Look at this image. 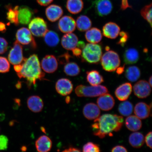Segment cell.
Segmentation results:
<instances>
[{"instance_id":"1","label":"cell","mask_w":152,"mask_h":152,"mask_svg":"<svg viewBox=\"0 0 152 152\" xmlns=\"http://www.w3.org/2000/svg\"><path fill=\"white\" fill-rule=\"evenodd\" d=\"M123 117L113 114H104L94 119L92 125L93 134L100 138L113 136V132H118L123 126Z\"/></svg>"},{"instance_id":"2","label":"cell","mask_w":152,"mask_h":152,"mask_svg":"<svg viewBox=\"0 0 152 152\" xmlns=\"http://www.w3.org/2000/svg\"><path fill=\"white\" fill-rule=\"evenodd\" d=\"M21 70L17 73L20 79L26 81L28 87L36 84L38 80L44 79L45 74L42 71L40 63L37 55L33 54L28 58H25Z\"/></svg>"},{"instance_id":"3","label":"cell","mask_w":152,"mask_h":152,"mask_svg":"<svg viewBox=\"0 0 152 152\" xmlns=\"http://www.w3.org/2000/svg\"><path fill=\"white\" fill-rule=\"evenodd\" d=\"M82 54L85 61L90 64H97L102 58V48L96 43H88L83 48Z\"/></svg>"},{"instance_id":"4","label":"cell","mask_w":152,"mask_h":152,"mask_svg":"<svg viewBox=\"0 0 152 152\" xmlns=\"http://www.w3.org/2000/svg\"><path fill=\"white\" fill-rule=\"evenodd\" d=\"M75 93L80 97H96L109 92L106 87L104 86H86L80 85L76 87Z\"/></svg>"},{"instance_id":"5","label":"cell","mask_w":152,"mask_h":152,"mask_svg":"<svg viewBox=\"0 0 152 152\" xmlns=\"http://www.w3.org/2000/svg\"><path fill=\"white\" fill-rule=\"evenodd\" d=\"M101 60L102 68L106 71H115L120 65L119 55L114 51H107L102 56Z\"/></svg>"},{"instance_id":"6","label":"cell","mask_w":152,"mask_h":152,"mask_svg":"<svg viewBox=\"0 0 152 152\" xmlns=\"http://www.w3.org/2000/svg\"><path fill=\"white\" fill-rule=\"evenodd\" d=\"M28 28L32 34L38 37H43L48 31L46 22L39 17L32 19L28 25Z\"/></svg>"},{"instance_id":"7","label":"cell","mask_w":152,"mask_h":152,"mask_svg":"<svg viewBox=\"0 0 152 152\" xmlns=\"http://www.w3.org/2000/svg\"><path fill=\"white\" fill-rule=\"evenodd\" d=\"M25 58L23 56V47L18 41L15 42L8 55L9 61L13 65L21 64Z\"/></svg>"},{"instance_id":"8","label":"cell","mask_w":152,"mask_h":152,"mask_svg":"<svg viewBox=\"0 0 152 152\" xmlns=\"http://www.w3.org/2000/svg\"><path fill=\"white\" fill-rule=\"evenodd\" d=\"M151 86L147 81L140 80L137 82L133 86L134 94L140 99L147 98L151 94Z\"/></svg>"},{"instance_id":"9","label":"cell","mask_w":152,"mask_h":152,"mask_svg":"<svg viewBox=\"0 0 152 152\" xmlns=\"http://www.w3.org/2000/svg\"><path fill=\"white\" fill-rule=\"evenodd\" d=\"M94 6L96 14L101 17L109 15L113 9V5L110 0H95Z\"/></svg>"},{"instance_id":"10","label":"cell","mask_w":152,"mask_h":152,"mask_svg":"<svg viewBox=\"0 0 152 152\" xmlns=\"http://www.w3.org/2000/svg\"><path fill=\"white\" fill-rule=\"evenodd\" d=\"M17 41L21 44L27 45L32 43L34 47L36 44L32 33L30 30L26 28H22L18 30L16 34Z\"/></svg>"},{"instance_id":"11","label":"cell","mask_w":152,"mask_h":152,"mask_svg":"<svg viewBox=\"0 0 152 152\" xmlns=\"http://www.w3.org/2000/svg\"><path fill=\"white\" fill-rule=\"evenodd\" d=\"M41 66L43 71L46 73H52L58 69V61L54 56L47 55L42 60Z\"/></svg>"},{"instance_id":"12","label":"cell","mask_w":152,"mask_h":152,"mask_svg":"<svg viewBox=\"0 0 152 152\" xmlns=\"http://www.w3.org/2000/svg\"><path fill=\"white\" fill-rule=\"evenodd\" d=\"M76 22L72 17L65 16L62 17L59 21L58 28L64 33H72L76 28Z\"/></svg>"},{"instance_id":"13","label":"cell","mask_w":152,"mask_h":152,"mask_svg":"<svg viewBox=\"0 0 152 152\" xmlns=\"http://www.w3.org/2000/svg\"><path fill=\"white\" fill-rule=\"evenodd\" d=\"M57 92L61 96H65L71 94L73 86L72 81L66 78L59 79L56 83Z\"/></svg>"},{"instance_id":"14","label":"cell","mask_w":152,"mask_h":152,"mask_svg":"<svg viewBox=\"0 0 152 152\" xmlns=\"http://www.w3.org/2000/svg\"><path fill=\"white\" fill-rule=\"evenodd\" d=\"M97 104L100 109L109 111L113 109L115 104V100L112 95L106 93L101 95L97 100Z\"/></svg>"},{"instance_id":"15","label":"cell","mask_w":152,"mask_h":152,"mask_svg":"<svg viewBox=\"0 0 152 152\" xmlns=\"http://www.w3.org/2000/svg\"><path fill=\"white\" fill-rule=\"evenodd\" d=\"M132 86L131 83H126L120 85L115 91V95L121 101L128 99L132 92Z\"/></svg>"},{"instance_id":"16","label":"cell","mask_w":152,"mask_h":152,"mask_svg":"<svg viewBox=\"0 0 152 152\" xmlns=\"http://www.w3.org/2000/svg\"><path fill=\"white\" fill-rule=\"evenodd\" d=\"M83 113L86 118L92 120L98 118L100 116V108L97 104L94 103L86 104L83 107Z\"/></svg>"},{"instance_id":"17","label":"cell","mask_w":152,"mask_h":152,"mask_svg":"<svg viewBox=\"0 0 152 152\" xmlns=\"http://www.w3.org/2000/svg\"><path fill=\"white\" fill-rule=\"evenodd\" d=\"M151 103L148 105L145 102H138L134 107V113L136 116L140 119H147L151 113Z\"/></svg>"},{"instance_id":"18","label":"cell","mask_w":152,"mask_h":152,"mask_svg":"<svg viewBox=\"0 0 152 152\" xmlns=\"http://www.w3.org/2000/svg\"><path fill=\"white\" fill-rule=\"evenodd\" d=\"M120 28L117 24L113 22L106 23L102 28L103 35L106 37L115 39L118 37Z\"/></svg>"},{"instance_id":"19","label":"cell","mask_w":152,"mask_h":152,"mask_svg":"<svg viewBox=\"0 0 152 152\" xmlns=\"http://www.w3.org/2000/svg\"><path fill=\"white\" fill-rule=\"evenodd\" d=\"M63 10L62 7L57 5L49 6L45 10L47 18L50 22H55L58 20L62 16Z\"/></svg>"},{"instance_id":"20","label":"cell","mask_w":152,"mask_h":152,"mask_svg":"<svg viewBox=\"0 0 152 152\" xmlns=\"http://www.w3.org/2000/svg\"><path fill=\"white\" fill-rule=\"evenodd\" d=\"M34 14V11L29 7L26 6L19 7L18 14L19 23L23 25L29 24Z\"/></svg>"},{"instance_id":"21","label":"cell","mask_w":152,"mask_h":152,"mask_svg":"<svg viewBox=\"0 0 152 152\" xmlns=\"http://www.w3.org/2000/svg\"><path fill=\"white\" fill-rule=\"evenodd\" d=\"M78 39L73 33H66L63 36L61 45L64 48L67 50H72L77 47Z\"/></svg>"},{"instance_id":"22","label":"cell","mask_w":152,"mask_h":152,"mask_svg":"<svg viewBox=\"0 0 152 152\" xmlns=\"http://www.w3.org/2000/svg\"><path fill=\"white\" fill-rule=\"evenodd\" d=\"M27 104L28 109L34 113L41 112L44 107L42 99L40 97L37 96H33L28 97Z\"/></svg>"},{"instance_id":"23","label":"cell","mask_w":152,"mask_h":152,"mask_svg":"<svg viewBox=\"0 0 152 152\" xmlns=\"http://www.w3.org/2000/svg\"><path fill=\"white\" fill-rule=\"evenodd\" d=\"M52 142L50 138L45 135L41 136L35 142V147L39 152H47L52 149Z\"/></svg>"},{"instance_id":"24","label":"cell","mask_w":152,"mask_h":152,"mask_svg":"<svg viewBox=\"0 0 152 152\" xmlns=\"http://www.w3.org/2000/svg\"><path fill=\"white\" fill-rule=\"evenodd\" d=\"M125 119L126 128L132 132H137L142 128V123L140 119L136 115H129Z\"/></svg>"},{"instance_id":"25","label":"cell","mask_w":152,"mask_h":152,"mask_svg":"<svg viewBox=\"0 0 152 152\" xmlns=\"http://www.w3.org/2000/svg\"><path fill=\"white\" fill-rule=\"evenodd\" d=\"M85 37L88 42L92 43L100 42L102 37L101 31L96 28H93L87 30L85 33Z\"/></svg>"},{"instance_id":"26","label":"cell","mask_w":152,"mask_h":152,"mask_svg":"<svg viewBox=\"0 0 152 152\" xmlns=\"http://www.w3.org/2000/svg\"><path fill=\"white\" fill-rule=\"evenodd\" d=\"M139 58V53L137 49L134 48L127 49L123 55L124 61L126 64H136L138 61Z\"/></svg>"},{"instance_id":"27","label":"cell","mask_w":152,"mask_h":152,"mask_svg":"<svg viewBox=\"0 0 152 152\" xmlns=\"http://www.w3.org/2000/svg\"><path fill=\"white\" fill-rule=\"evenodd\" d=\"M86 79L91 86H97L104 82V80L99 72L96 70L87 72Z\"/></svg>"},{"instance_id":"28","label":"cell","mask_w":152,"mask_h":152,"mask_svg":"<svg viewBox=\"0 0 152 152\" xmlns=\"http://www.w3.org/2000/svg\"><path fill=\"white\" fill-rule=\"evenodd\" d=\"M66 7L71 14H77L83 10V3L82 0H68Z\"/></svg>"},{"instance_id":"29","label":"cell","mask_w":152,"mask_h":152,"mask_svg":"<svg viewBox=\"0 0 152 152\" xmlns=\"http://www.w3.org/2000/svg\"><path fill=\"white\" fill-rule=\"evenodd\" d=\"M129 143L133 147L141 148L144 145L145 140L143 135L140 132H134L131 134L129 138Z\"/></svg>"},{"instance_id":"30","label":"cell","mask_w":152,"mask_h":152,"mask_svg":"<svg viewBox=\"0 0 152 152\" xmlns=\"http://www.w3.org/2000/svg\"><path fill=\"white\" fill-rule=\"evenodd\" d=\"M92 22L88 17L81 15L77 19L76 25L80 31L84 32L90 29L92 26Z\"/></svg>"},{"instance_id":"31","label":"cell","mask_w":152,"mask_h":152,"mask_svg":"<svg viewBox=\"0 0 152 152\" xmlns=\"http://www.w3.org/2000/svg\"><path fill=\"white\" fill-rule=\"evenodd\" d=\"M141 75L140 70L137 66H129L126 69L125 76L129 81L134 82L140 78Z\"/></svg>"},{"instance_id":"32","label":"cell","mask_w":152,"mask_h":152,"mask_svg":"<svg viewBox=\"0 0 152 152\" xmlns=\"http://www.w3.org/2000/svg\"><path fill=\"white\" fill-rule=\"evenodd\" d=\"M8 10L7 13V18L11 23L14 24L15 25L18 26L19 23L18 14V6H16L12 7L10 5H7L6 7Z\"/></svg>"},{"instance_id":"33","label":"cell","mask_w":152,"mask_h":152,"mask_svg":"<svg viewBox=\"0 0 152 152\" xmlns=\"http://www.w3.org/2000/svg\"><path fill=\"white\" fill-rule=\"evenodd\" d=\"M44 37L45 43L49 47H56L59 42L58 36L54 31H48Z\"/></svg>"},{"instance_id":"34","label":"cell","mask_w":152,"mask_h":152,"mask_svg":"<svg viewBox=\"0 0 152 152\" xmlns=\"http://www.w3.org/2000/svg\"><path fill=\"white\" fill-rule=\"evenodd\" d=\"M64 72L68 76L75 77L80 73V69L75 63L68 62L64 66Z\"/></svg>"},{"instance_id":"35","label":"cell","mask_w":152,"mask_h":152,"mask_svg":"<svg viewBox=\"0 0 152 152\" xmlns=\"http://www.w3.org/2000/svg\"><path fill=\"white\" fill-rule=\"evenodd\" d=\"M134 110V107L132 102L128 101H124L121 102L118 106V110L121 115L128 117L132 114Z\"/></svg>"},{"instance_id":"36","label":"cell","mask_w":152,"mask_h":152,"mask_svg":"<svg viewBox=\"0 0 152 152\" xmlns=\"http://www.w3.org/2000/svg\"><path fill=\"white\" fill-rule=\"evenodd\" d=\"M152 3L145 6L140 11L141 15L147 21L152 27Z\"/></svg>"},{"instance_id":"37","label":"cell","mask_w":152,"mask_h":152,"mask_svg":"<svg viewBox=\"0 0 152 152\" xmlns=\"http://www.w3.org/2000/svg\"><path fill=\"white\" fill-rule=\"evenodd\" d=\"M83 152H99L101 151L98 144L89 142L83 145Z\"/></svg>"},{"instance_id":"38","label":"cell","mask_w":152,"mask_h":152,"mask_svg":"<svg viewBox=\"0 0 152 152\" xmlns=\"http://www.w3.org/2000/svg\"><path fill=\"white\" fill-rule=\"evenodd\" d=\"M10 66L7 58L0 56V73H6L9 72Z\"/></svg>"},{"instance_id":"39","label":"cell","mask_w":152,"mask_h":152,"mask_svg":"<svg viewBox=\"0 0 152 152\" xmlns=\"http://www.w3.org/2000/svg\"><path fill=\"white\" fill-rule=\"evenodd\" d=\"M121 38L118 42V44L120 45L121 46L124 47L127 42L129 37V34L126 32L121 31L119 34Z\"/></svg>"},{"instance_id":"40","label":"cell","mask_w":152,"mask_h":152,"mask_svg":"<svg viewBox=\"0 0 152 152\" xmlns=\"http://www.w3.org/2000/svg\"><path fill=\"white\" fill-rule=\"evenodd\" d=\"M8 139L7 136L3 135L0 136V150H6L8 148Z\"/></svg>"},{"instance_id":"41","label":"cell","mask_w":152,"mask_h":152,"mask_svg":"<svg viewBox=\"0 0 152 152\" xmlns=\"http://www.w3.org/2000/svg\"><path fill=\"white\" fill-rule=\"evenodd\" d=\"M8 42L4 38L0 37V54H4L7 52Z\"/></svg>"},{"instance_id":"42","label":"cell","mask_w":152,"mask_h":152,"mask_svg":"<svg viewBox=\"0 0 152 152\" xmlns=\"http://www.w3.org/2000/svg\"><path fill=\"white\" fill-rule=\"evenodd\" d=\"M71 56L68 53H64L58 57V60L61 64H66L69 62Z\"/></svg>"},{"instance_id":"43","label":"cell","mask_w":152,"mask_h":152,"mask_svg":"<svg viewBox=\"0 0 152 152\" xmlns=\"http://www.w3.org/2000/svg\"><path fill=\"white\" fill-rule=\"evenodd\" d=\"M152 132H149L146 135L145 138H144V140L147 146L151 149H152Z\"/></svg>"},{"instance_id":"44","label":"cell","mask_w":152,"mask_h":152,"mask_svg":"<svg viewBox=\"0 0 152 152\" xmlns=\"http://www.w3.org/2000/svg\"><path fill=\"white\" fill-rule=\"evenodd\" d=\"M126 148L122 145H117L113 147L111 150V152H128Z\"/></svg>"},{"instance_id":"45","label":"cell","mask_w":152,"mask_h":152,"mask_svg":"<svg viewBox=\"0 0 152 152\" xmlns=\"http://www.w3.org/2000/svg\"><path fill=\"white\" fill-rule=\"evenodd\" d=\"M53 1V0H37V3L42 6H47L52 3Z\"/></svg>"},{"instance_id":"46","label":"cell","mask_w":152,"mask_h":152,"mask_svg":"<svg viewBox=\"0 0 152 152\" xmlns=\"http://www.w3.org/2000/svg\"><path fill=\"white\" fill-rule=\"evenodd\" d=\"M72 52L74 56L79 58L81 56L82 51L79 48H75L72 50Z\"/></svg>"},{"instance_id":"47","label":"cell","mask_w":152,"mask_h":152,"mask_svg":"<svg viewBox=\"0 0 152 152\" xmlns=\"http://www.w3.org/2000/svg\"><path fill=\"white\" fill-rule=\"evenodd\" d=\"M121 9L122 10H125L128 7H132L129 5L128 0H121Z\"/></svg>"},{"instance_id":"48","label":"cell","mask_w":152,"mask_h":152,"mask_svg":"<svg viewBox=\"0 0 152 152\" xmlns=\"http://www.w3.org/2000/svg\"><path fill=\"white\" fill-rule=\"evenodd\" d=\"M81 151L80 149H78V148L70 147L67 148V149L64 150L63 152H81Z\"/></svg>"},{"instance_id":"49","label":"cell","mask_w":152,"mask_h":152,"mask_svg":"<svg viewBox=\"0 0 152 152\" xmlns=\"http://www.w3.org/2000/svg\"><path fill=\"white\" fill-rule=\"evenodd\" d=\"M6 26L4 23L0 22V31L2 33H4L6 31Z\"/></svg>"},{"instance_id":"50","label":"cell","mask_w":152,"mask_h":152,"mask_svg":"<svg viewBox=\"0 0 152 152\" xmlns=\"http://www.w3.org/2000/svg\"><path fill=\"white\" fill-rule=\"evenodd\" d=\"M22 66V64H17L14 65V69L15 71L17 72V73L20 72L21 70Z\"/></svg>"},{"instance_id":"51","label":"cell","mask_w":152,"mask_h":152,"mask_svg":"<svg viewBox=\"0 0 152 152\" xmlns=\"http://www.w3.org/2000/svg\"><path fill=\"white\" fill-rule=\"evenodd\" d=\"M125 66H123L120 67H118L117 69V73L118 75H121L122 74L124 71Z\"/></svg>"},{"instance_id":"52","label":"cell","mask_w":152,"mask_h":152,"mask_svg":"<svg viewBox=\"0 0 152 152\" xmlns=\"http://www.w3.org/2000/svg\"><path fill=\"white\" fill-rule=\"evenodd\" d=\"M85 43L83 42V41H80L79 42H78L77 46L79 48H83L85 46Z\"/></svg>"},{"instance_id":"53","label":"cell","mask_w":152,"mask_h":152,"mask_svg":"<svg viewBox=\"0 0 152 152\" xmlns=\"http://www.w3.org/2000/svg\"><path fill=\"white\" fill-rule=\"evenodd\" d=\"M70 100H71V98L69 96H67L66 97V103L67 104L69 103V102H70Z\"/></svg>"},{"instance_id":"54","label":"cell","mask_w":152,"mask_h":152,"mask_svg":"<svg viewBox=\"0 0 152 152\" xmlns=\"http://www.w3.org/2000/svg\"><path fill=\"white\" fill-rule=\"evenodd\" d=\"M21 84L20 82H18L17 84L16 85V87L18 88H20V87H21Z\"/></svg>"},{"instance_id":"55","label":"cell","mask_w":152,"mask_h":152,"mask_svg":"<svg viewBox=\"0 0 152 152\" xmlns=\"http://www.w3.org/2000/svg\"><path fill=\"white\" fill-rule=\"evenodd\" d=\"M152 76H151V77H150L149 78V84H150V85H151V87H152Z\"/></svg>"},{"instance_id":"56","label":"cell","mask_w":152,"mask_h":152,"mask_svg":"<svg viewBox=\"0 0 152 152\" xmlns=\"http://www.w3.org/2000/svg\"><path fill=\"white\" fill-rule=\"evenodd\" d=\"M26 149H26V147H24V146L21 149L22 151H26Z\"/></svg>"},{"instance_id":"57","label":"cell","mask_w":152,"mask_h":152,"mask_svg":"<svg viewBox=\"0 0 152 152\" xmlns=\"http://www.w3.org/2000/svg\"><path fill=\"white\" fill-rule=\"evenodd\" d=\"M106 51L109 50L110 48L109 47L107 46L106 47Z\"/></svg>"}]
</instances>
